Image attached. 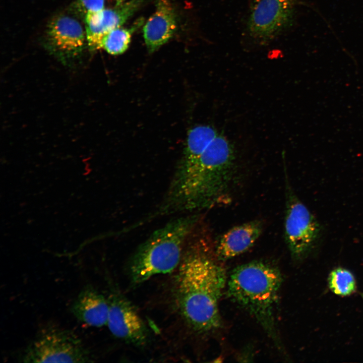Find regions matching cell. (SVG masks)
<instances>
[{
	"instance_id": "obj_16",
	"label": "cell",
	"mask_w": 363,
	"mask_h": 363,
	"mask_svg": "<svg viewBox=\"0 0 363 363\" xmlns=\"http://www.w3.org/2000/svg\"><path fill=\"white\" fill-rule=\"evenodd\" d=\"M106 0H76L75 6L85 16L105 8Z\"/></svg>"
},
{
	"instance_id": "obj_9",
	"label": "cell",
	"mask_w": 363,
	"mask_h": 363,
	"mask_svg": "<svg viewBox=\"0 0 363 363\" xmlns=\"http://www.w3.org/2000/svg\"><path fill=\"white\" fill-rule=\"evenodd\" d=\"M145 1H126L112 8H104L86 16L85 31L89 48L99 49L102 38L112 30L122 27L142 7Z\"/></svg>"
},
{
	"instance_id": "obj_12",
	"label": "cell",
	"mask_w": 363,
	"mask_h": 363,
	"mask_svg": "<svg viewBox=\"0 0 363 363\" xmlns=\"http://www.w3.org/2000/svg\"><path fill=\"white\" fill-rule=\"evenodd\" d=\"M263 228L261 220H254L227 230L217 243L215 250L217 259L227 260L246 252L260 237Z\"/></svg>"
},
{
	"instance_id": "obj_1",
	"label": "cell",
	"mask_w": 363,
	"mask_h": 363,
	"mask_svg": "<svg viewBox=\"0 0 363 363\" xmlns=\"http://www.w3.org/2000/svg\"><path fill=\"white\" fill-rule=\"evenodd\" d=\"M196 226L189 237L177 268L175 296L187 324L203 333L221 327L218 303L226 277L224 269L211 255L203 237L198 234Z\"/></svg>"
},
{
	"instance_id": "obj_5",
	"label": "cell",
	"mask_w": 363,
	"mask_h": 363,
	"mask_svg": "<svg viewBox=\"0 0 363 363\" xmlns=\"http://www.w3.org/2000/svg\"><path fill=\"white\" fill-rule=\"evenodd\" d=\"M295 0H251L245 28L252 44H268L293 25Z\"/></svg>"
},
{
	"instance_id": "obj_13",
	"label": "cell",
	"mask_w": 363,
	"mask_h": 363,
	"mask_svg": "<svg viewBox=\"0 0 363 363\" xmlns=\"http://www.w3.org/2000/svg\"><path fill=\"white\" fill-rule=\"evenodd\" d=\"M71 311L77 320L89 326H106L109 313L108 299L92 285L88 284L78 293Z\"/></svg>"
},
{
	"instance_id": "obj_11",
	"label": "cell",
	"mask_w": 363,
	"mask_h": 363,
	"mask_svg": "<svg viewBox=\"0 0 363 363\" xmlns=\"http://www.w3.org/2000/svg\"><path fill=\"white\" fill-rule=\"evenodd\" d=\"M219 132L209 125H199L191 129L186 147L169 190L180 186L188 177L200 156Z\"/></svg>"
},
{
	"instance_id": "obj_7",
	"label": "cell",
	"mask_w": 363,
	"mask_h": 363,
	"mask_svg": "<svg viewBox=\"0 0 363 363\" xmlns=\"http://www.w3.org/2000/svg\"><path fill=\"white\" fill-rule=\"evenodd\" d=\"M45 45L53 55L65 62L76 59L88 46L86 31L76 19L61 15L49 23Z\"/></svg>"
},
{
	"instance_id": "obj_10",
	"label": "cell",
	"mask_w": 363,
	"mask_h": 363,
	"mask_svg": "<svg viewBox=\"0 0 363 363\" xmlns=\"http://www.w3.org/2000/svg\"><path fill=\"white\" fill-rule=\"evenodd\" d=\"M154 12L143 27L147 49L153 53L167 42L177 29V15L169 0H157Z\"/></svg>"
},
{
	"instance_id": "obj_15",
	"label": "cell",
	"mask_w": 363,
	"mask_h": 363,
	"mask_svg": "<svg viewBox=\"0 0 363 363\" xmlns=\"http://www.w3.org/2000/svg\"><path fill=\"white\" fill-rule=\"evenodd\" d=\"M330 290L335 294L347 296L356 289V282L352 273L348 270L338 267L333 270L328 277Z\"/></svg>"
},
{
	"instance_id": "obj_3",
	"label": "cell",
	"mask_w": 363,
	"mask_h": 363,
	"mask_svg": "<svg viewBox=\"0 0 363 363\" xmlns=\"http://www.w3.org/2000/svg\"><path fill=\"white\" fill-rule=\"evenodd\" d=\"M196 215L174 219L154 231L137 249L129 269L132 282L141 283L178 267L191 233L197 225Z\"/></svg>"
},
{
	"instance_id": "obj_2",
	"label": "cell",
	"mask_w": 363,
	"mask_h": 363,
	"mask_svg": "<svg viewBox=\"0 0 363 363\" xmlns=\"http://www.w3.org/2000/svg\"><path fill=\"white\" fill-rule=\"evenodd\" d=\"M282 282L276 267L253 261L236 267L227 285L229 297L251 315L278 346L275 310Z\"/></svg>"
},
{
	"instance_id": "obj_4",
	"label": "cell",
	"mask_w": 363,
	"mask_h": 363,
	"mask_svg": "<svg viewBox=\"0 0 363 363\" xmlns=\"http://www.w3.org/2000/svg\"><path fill=\"white\" fill-rule=\"evenodd\" d=\"M92 351L73 330L53 322L41 326L22 351L23 362H92Z\"/></svg>"
},
{
	"instance_id": "obj_14",
	"label": "cell",
	"mask_w": 363,
	"mask_h": 363,
	"mask_svg": "<svg viewBox=\"0 0 363 363\" xmlns=\"http://www.w3.org/2000/svg\"><path fill=\"white\" fill-rule=\"evenodd\" d=\"M143 20H138L130 28H117L107 33L102 39L100 48L112 55H118L128 49L133 33L143 24Z\"/></svg>"
},
{
	"instance_id": "obj_17",
	"label": "cell",
	"mask_w": 363,
	"mask_h": 363,
	"mask_svg": "<svg viewBox=\"0 0 363 363\" xmlns=\"http://www.w3.org/2000/svg\"><path fill=\"white\" fill-rule=\"evenodd\" d=\"M115 1H116V2H117V4H120V3H122L124 2L125 1H127V0H115Z\"/></svg>"
},
{
	"instance_id": "obj_6",
	"label": "cell",
	"mask_w": 363,
	"mask_h": 363,
	"mask_svg": "<svg viewBox=\"0 0 363 363\" xmlns=\"http://www.w3.org/2000/svg\"><path fill=\"white\" fill-rule=\"evenodd\" d=\"M284 220V236L292 258H306L316 248L322 227L290 188H287Z\"/></svg>"
},
{
	"instance_id": "obj_8",
	"label": "cell",
	"mask_w": 363,
	"mask_h": 363,
	"mask_svg": "<svg viewBox=\"0 0 363 363\" xmlns=\"http://www.w3.org/2000/svg\"><path fill=\"white\" fill-rule=\"evenodd\" d=\"M109 313L106 326L115 337L137 345L148 339L147 328L138 312L123 296L112 291L107 298Z\"/></svg>"
}]
</instances>
